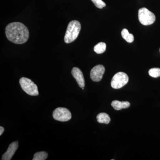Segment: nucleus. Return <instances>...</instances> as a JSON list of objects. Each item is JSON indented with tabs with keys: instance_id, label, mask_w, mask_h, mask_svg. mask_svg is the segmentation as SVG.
<instances>
[{
	"instance_id": "obj_19",
	"label": "nucleus",
	"mask_w": 160,
	"mask_h": 160,
	"mask_svg": "<svg viewBox=\"0 0 160 160\" xmlns=\"http://www.w3.org/2000/svg\"></svg>"
},
{
	"instance_id": "obj_3",
	"label": "nucleus",
	"mask_w": 160,
	"mask_h": 160,
	"mask_svg": "<svg viewBox=\"0 0 160 160\" xmlns=\"http://www.w3.org/2000/svg\"><path fill=\"white\" fill-rule=\"evenodd\" d=\"M19 83L22 89L27 94L31 96L38 95V86L32 80L28 78H22L20 79Z\"/></svg>"
},
{
	"instance_id": "obj_4",
	"label": "nucleus",
	"mask_w": 160,
	"mask_h": 160,
	"mask_svg": "<svg viewBox=\"0 0 160 160\" xmlns=\"http://www.w3.org/2000/svg\"><path fill=\"white\" fill-rule=\"evenodd\" d=\"M138 16L140 22L144 26L152 25L156 20L155 15L146 8H142L139 9Z\"/></svg>"
},
{
	"instance_id": "obj_7",
	"label": "nucleus",
	"mask_w": 160,
	"mask_h": 160,
	"mask_svg": "<svg viewBox=\"0 0 160 160\" xmlns=\"http://www.w3.org/2000/svg\"><path fill=\"white\" fill-rule=\"evenodd\" d=\"M105 71L104 66L98 65L95 66L90 71V78L93 82H100L103 78Z\"/></svg>"
},
{
	"instance_id": "obj_9",
	"label": "nucleus",
	"mask_w": 160,
	"mask_h": 160,
	"mask_svg": "<svg viewBox=\"0 0 160 160\" xmlns=\"http://www.w3.org/2000/svg\"><path fill=\"white\" fill-rule=\"evenodd\" d=\"M18 147V141L13 142L10 144L6 152L3 155L2 159V160H10L13 157L15 152Z\"/></svg>"
},
{
	"instance_id": "obj_8",
	"label": "nucleus",
	"mask_w": 160,
	"mask_h": 160,
	"mask_svg": "<svg viewBox=\"0 0 160 160\" xmlns=\"http://www.w3.org/2000/svg\"><path fill=\"white\" fill-rule=\"evenodd\" d=\"M71 73L80 87L84 88L85 86V79L82 71L77 67H74L72 70Z\"/></svg>"
},
{
	"instance_id": "obj_10",
	"label": "nucleus",
	"mask_w": 160,
	"mask_h": 160,
	"mask_svg": "<svg viewBox=\"0 0 160 160\" xmlns=\"http://www.w3.org/2000/svg\"><path fill=\"white\" fill-rule=\"evenodd\" d=\"M111 106L115 110H120L123 109L129 108L130 106V104L128 102H120L115 100L112 101Z\"/></svg>"
},
{
	"instance_id": "obj_2",
	"label": "nucleus",
	"mask_w": 160,
	"mask_h": 160,
	"mask_svg": "<svg viewBox=\"0 0 160 160\" xmlns=\"http://www.w3.org/2000/svg\"><path fill=\"white\" fill-rule=\"evenodd\" d=\"M81 24L78 21L73 20L68 24L65 34L64 41L66 44L74 42L78 36L81 31Z\"/></svg>"
},
{
	"instance_id": "obj_16",
	"label": "nucleus",
	"mask_w": 160,
	"mask_h": 160,
	"mask_svg": "<svg viewBox=\"0 0 160 160\" xmlns=\"http://www.w3.org/2000/svg\"><path fill=\"white\" fill-rule=\"evenodd\" d=\"M91 1L94 3L95 6L99 9H102L106 6V3L103 2L102 0H91Z\"/></svg>"
},
{
	"instance_id": "obj_1",
	"label": "nucleus",
	"mask_w": 160,
	"mask_h": 160,
	"mask_svg": "<svg viewBox=\"0 0 160 160\" xmlns=\"http://www.w3.org/2000/svg\"><path fill=\"white\" fill-rule=\"evenodd\" d=\"M5 31L8 40L14 44H24L29 38L28 28L19 22L9 23L6 26Z\"/></svg>"
},
{
	"instance_id": "obj_14",
	"label": "nucleus",
	"mask_w": 160,
	"mask_h": 160,
	"mask_svg": "<svg viewBox=\"0 0 160 160\" xmlns=\"http://www.w3.org/2000/svg\"><path fill=\"white\" fill-rule=\"evenodd\" d=\"M48 156V153L46 152H39L35 153L32 160H45Z\"/></svg>"
},
{
	"instance_id": "obj_15",
	"label": "nucleus",
	"mask_w": 160,
	"mask_h": 160,
	"mask_svg": "<svg viewBox=\"0 0 160 160\" xmlns=\"http://www.w3.org/2000/svg\"><path fill=\"white\" fill-rule=\"evenodd\" d=\"M149 76L152 78H157L160 77V69L158 68H152L149 71Z\"/></svg>"
},
{
	"instance_id": "obj_5",
	"label": "nucleus",
	"mask_w": 160,
	"mask_h": 160,
	"mask_svg": "<svg viewBox=\"0 0 160 160\" xmlns=\"http://www.w3.org/2000/svg\"><path fill=\"white\" fill-rule=\"evenodd\" d=\"M129 81V77L125 72H118L115 75L112 79L111 85L113 89L122 88L127 84Z\"/></svg>"
},
{
	"instance_id": "obj_12",
	"label": "nucleus",
	"mask_w": 160,
	"mask_h": 160,
	"mask_svg": "<svg viewBox=\"0 0 160 160\" xmlns=\"http://www.w3.org/2000/svg\"><path fill=\"white\" fill-rule=\"evenodd\" d=\"M122 37L128 43H132L134 41V36L133 35L129 33L127 29H124L121 32Z\"/></svg>"
},
{
	"instance_id": "obj_17",
	"label": "nucleus",
	"mask_w": 160,
	"mask_h": 160,
	"mask_svg": "<svg viewBox=\"0 0 160 160\" xmlns=\"http://www.w3.org/2000/svg\"><path fill=\"white\" fill-rule=\"evenodd\" d=\"M4 130H5L4 128H3V127H2V126H1V127H0V135L1 136Z\"/></svg>"
},
{
	"instance_id": "obj_13",
	"label": "nucleus",
	"mask_w": 160,
	"mask_h": 160,
	"mask_svg": "<svg viewBox=\"0 0 160 160\" xmlns=\"http://www.w3.org/2000/svg\"><path fill=\"white\" fill-rule=\"evenodd\" d=\"M106 45L105 43L100 42L98 43L94 47V51L97 54H102L106 50Z\"/></svg>"
},
{
	"instance_id": "obj_11",
	"label": "nucleus",
	"mask_w": 160,
	"mask_h": 160,
	"mask_svg": "<svg viewBox=\"0 0 160 160\" xmlns=\"http://www.w3.org/2000/svg\"><path fill=\"white\" fill-rule=\"evenodd\" d=\"M97 120L99 123L104 124H109L110 122V118L109 115L105 112H102L98 115L97 116Z\"/></svg>"
},
{
	"instance_id": "obj_18",
	"label": "nucleus",
	"mask_w": 160,
	"mask_h": 160,
	"mask_svg": "<svg viewBox=\"0 0 160 160\" xmlns=\"http://www.w3.org/2000/svg\"><path fill=\"white\" fill-rule=\"evenodd\" d=\"M82 89H83H83H84V88H82Z\"/></svg>"
},
{
	"instance_id": "obj_6",
	"label": "nucleus",
	"mask_w": 160,
	"mask_h": 160,
	"mask_svg": "<svg viewBox=\"0 0 160 160\" xmlns=\"http://www.w3.org/2000/svg\"><path fill=\"white\" fill-rule=\"evenodd\" d=\"M52 117L57 121L65 122L71 119L72 115L70 112L66 108L59 107L53 112Z\"/></svg>"
}]
</instances>
